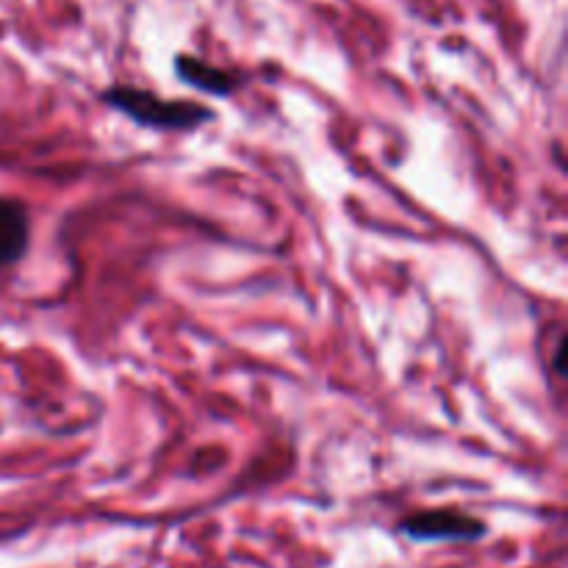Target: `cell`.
Returning a JSON list of instances; mask_svg holds the SVG:
<instances>
[{"label":"cell","mask_w":568,"mask_h":568,"mask_svg":"<svg viewBox=\"0 0 568 568\" xmlns=\"http://www.w3.org/2000/svg\"><path fill=\"white\" fill-rule=\"evenodd\" d=\"M100 100L109 109L125 114L136 125L153 128V131H194V128L214 120V111L209 105L181 98H161V94L150 92V89L125 87V83L105 89Z\"/></svg>","instance_id":"cell-1"},{"label":"cell","mask_w":568,"mask_h":568,"mask_svg":"<svg viewBox=\"0 0 568 568\" xmlns=\"http://www.w3.org/2000/svg\"><path fill=\"white\" fill-rule=\"evenodd\" d=\"M403 530L416 541H475L486 532V525L464 510H425L403 521Z\"/></svg>","instance_id":"cell-2"},{"label":"cell","mask_w":568,"mask_h":568,"mask_svg":"<svg viewBox=\"0 0 568 568\" xmlns=\"http://www.w3.org/2000/svg\"><path fill=\"white\" fill-rule=\"evenodd\" d=\"M31 244V216L20 200L0 197V272L14 266Z\"/></svg>","instance_id":"cell-3"},{"label":"cell","mask_w":568,"mask_h":568,"mask_svg":"<svg viewBox=\"0 0 568 568\" xmlns=\"http://www.w3.org/2000/svg\"><path fill=\"white\" fill-rule=\"evenodd\" d=\"M175 75L181 78L189 87L200 89L205 94H214V98H227V94L236 92L239 78L236 72L222 70V67L209 64V61L197 59V55L181 53L175 59Z\"/></svg>","instance_id":"cell-4"}]
</instances>
